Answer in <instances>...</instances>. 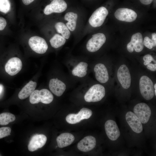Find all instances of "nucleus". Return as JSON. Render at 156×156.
<instances>
[{
    "label": "nucleus",
    "mask_w": 156,
    "mask_h": 156,
    "mask_svg": "<svg viewBox=\"0 0 156 156\" xmlns=\"http://www.w3.org/2000/svg\"><path fill=\"white\" fill-rule=\"evenodd\" d=\"M74 140V135L68 133H62L56 139L58 146L60 148H63L70 145Z\"/></svg>",
    "instance_id": "aec40b11"
},
{
    "label": "nucleus",
    "mask_w": 156,
    "mask_h": 156,
    "mask_svg": "<svg viewBox=\"0 0 156 156\" xmlns=\"http://www.w3.org/2000/svg\"><path fill=\"white\" fill-rule=\"evenodd\" d=\"M49 87L51 92L58 96H61L66 89L65 84L57 79H52L50 80Z\"/></svg>",
    "instance_id": "a211bd4d"
},
{
    "label": "nucleus",
    "mask_w": 156,
    "mask_h": 156,
    "mask_svg": "<svg viewBox=\"0 0 156 156\" xmlns=\"http://www.w3.org/2000/svg\"><path fill=\"white\" fill-rule=\"evenodd\" d=\"M140 2L143 4L147 5L151 3L153 0H140Z\"/></svg>",
    "instance_id": "72a5a7b5"
},
{
    "label": "nucleus",
    "mask_w": 156,
    "mask_h": 156,
    "mask_svg": "<svg viewBox=\"0 0 156 156\" xmlns=\"http://www.w3.org/2000/svg\"><path fill=\"white\" fill-rule=\"evenodd\" d=\"M37 83L32 81H30L21 90L18 94V97L21 99H24L29 96L35 90Z\"/></svg>",
    "instance_id": "412c9836"
},
{
    "label": "nucleus",
    "mask_w": 156,
    "mask_h": 156,
    "mask_svg": "<svg viewBox=\"0 0 156 156\" xmlns=\"http://www.w3.org/2000/svg\"><path fill=\"white\" fill-rule=\"evenodd\" d=\"M105 128L106 135L111 140H116L120 136V131L114 121L109 120L106 121L105 124Z\"/></svg>",
    "instance_id": "2eb2a0df"
},
{
    "label": "nucleus",
    "mask_w": 156,
    "mask_h": 156,
    "mask_svg": "<svg viewBox=\"0 0 156 156\" xmlns=\"http://www.w3.org/2000/svg\"><path fill=\"white\" fill-rule=\"evenodd\" d=\"M151 40L155 44H156V34L155 33H153L152 34Z\"/></svg>",
    "instance_id": "f704fd0d"
},
{
    "label": "nucleus",
    "mask_w": 156,
    "mask_h": 156,
    "mask_svg": "<svg viewBox=\"0 0 156 156\" xmlns=\"http://www.w3.org/2000/svg\"><path fill=\"white\" fill-rule=\"evenodd\" d=\"M133 112L141 123L144 124L147 122L151 114L150 107L147 104L143 103L136 104L134 107Z\"/></svg>",
    "instance_id": "6e6552de"
},
{
    "label": "nucleus",
    "mask_w": 156,
    "mask_h": 156,
    "mask_svg": "<svg viewBox=\"0 0 156 156\" xmlns=\"http://www.w3.org/2000/svg\"><path fill=\"white\" fill-rule=\"evenodd\" d=\"M15 116L10 113L4 112L0 114V125H6L15 120Z\"/></svg>",
    "instance_id": "a878e982"
},
{
    "label": "nucleus",
    "mask_w": 156,
    "mask_h": 156,
    "mask_svg": "<svg viewBox=\"0 0 156 156\" xmlns=\"http://www.w3.org/2000/svg\"><path fill=\"white\" fill-rule=\"evenodd\" d=\"M96 79L102 83L107 82L109 79L107 69L105 65L101 63L96 64L94 68Z\"/></svg>",
    "instance_id": "6ab92c4d"
},
{
    "label": "nucleus",
    "mask_w": 156,
    "mask_h": 156,
    "mask_svg": "<svg viewBox=\"0 0 156 156\" xmlns=\"http://www.w3.org/2000/svg\"><path fill=\"white\" fill-rule=\"evenodd\" d=\"M108 14V11L106 8L101 7L92 13L89 18V23L93 27H99L103 24Z\"/></svg>",
    "instance_id": "20e7f679"
},
{
    "label": "nucleus",
    "mask_w": 156,
    "mask_h": 156,
    "mask_svg": "<svg viewBox=\"0 0 156 156\" xmlns=\"http://www.w3.org/2000/svg\"><path fill=\"white\" fill-rule=\"evenodd\" d=\"M118 79L122 87L127 89L130 86L131 78L129 69L125 64H122L119 67L117 73Z\"/></svg>",
    "instance_id": "9b49d317"
},
{
    "label": "nucleus",
    "mask_w": 156,
    "mask_h": 156,
    "mask_svg": "<svg viewBox=\"0 0 156 156\" xmlns=\"http://www.w3.org/2000/svg\"><path fill=\"white\" fill-rule=\"evenodd\" d=\"M28 44L31 49L38 54L45 53L48 48V45L44 39L38 36L31 37L29 40Z\"/></svg>",
    "instance_id": "39448f33"
},
{
    "label": "nucleus",
    "mask_w": 156,
    "mask_h": 156,
    "mask_svg": "<svg viewBox=\"0 0 156 156\" xmlns=\"http://www.w3.org/2000/svg\"><path fill=\"white\" fill-rule=\"evenodd\" d=\"M47 140L46 136L43 134H36L31 138L28 145V150L31 152L36 150L42 147Z\"/></svg>",
    "instance_id": "dca6fc26"
},
{
    "label": "nucleus",
    "mask_w": 156,
    "mask_h": 156,
    "mask_svg": "<svg viewBox=\"0 0 156 156\" xmlns=\"http://www.w3.org/2000/svg\"><path fill=\"white\" fill-rule=\"evenodd\" d=\"M55 27L57 32L60 34L62 36L66 39L69 38L70 33L66 25L63 23L58 22L55 25Z\"/></svg>",
    "instance_id": "b1692460"
},
{
    "label": "nucleus",
    "mask_w": 156,
    "mask_h": 156,
    "mask_svg": "<svg viewBox=\"0 0 156 156\" xmlns=\"http://www.w3.org/2000/svg\"><path fill=\"white\" fill-rule=\"evenodd\" d=\"M66 42V39L58 34L54 35L50 40L51 46L55 48L61 47L65 44Z\"/></svg>",
    "instance_id": "393cba45"
},
{
    "label": "nucleus",
    "mask_w": 156,
    "mask_h": 156,
    "mask_svg": "<svg viewBox=\"0 0 156 156\" xmlns=\"http://www.w3.org/2000/svg\"><path fill=\"white\" fill-rule=\"evenodd\" d=\"M77 18V14L72 12H67L65 15L64 19L68 21L66 25L70 31H73L75 29Z\"/></svg>",
    "instance_id": "4be33fe9"
},
{
    "label": "nucleus",
    "mask_w": 156,
    "mask_h": 156,
    "mask_svg": "<svg viewBox=\"0 0 156 156\" xmlns=\"http://www.w3.org/2000/svg\"><path fill=\"white\" fill-rule=\"evenodd\" d=\"M143 44L146 47L150 49H152L153 47H155L156 45V44H155L151 39L147 36L144 37L143 40Z\"/></svg>",
    "instance_id": "c85d7f7f"
},
{
    "label": "nucleus",
    "mask_w": 156,
    "mask_h": 156,
    "mask_svg": "<svg viewBox=\"0 0 156 156\" xmlns=\"http://www.w3.org/2000/svg\"><path fill=\"white\" fill-rule=\"evenodd\" d=\"M114 16L118 20L128 22L134 21L137 16L136 13L134 10L125 8L118 9L116 11Z\"/></svg>",
    "instance_id": "9d476101"
},
{
    "label": "nucleus",
    "mask_w": 156,
    "mask_h": 156,
    "mask_svg": "<svg viewBox=\"0 0 156 156\" xmlns=\"http://www.w3.org/2000/svg\"><path fill=\"white\" fill-rule=\"evenodd\" d=\"M2 90V87L1 86H0V93L1 91Z\"/></svg>",
    "instance_id": "c9c22d12"
},
{
    "label": "nucleus",
    "mask_w": 156,
    "mask_h": 156,
    "mask_svg": "<svg viewBox=\"0 0 156 156\" xmlns=\"http://www.w3.org/2000/svg\"><path fill=\"white\" fill-rule=\"evenodd\" d=\"M143 60L144 61V64L145 66H146L149 64L151 63L152 61L156 63V61L154 60L153 57L149 54L144 55L143 57Z\"/></svg>",
    "instance_id": "c756f323"
},
{
    "label": "nucleus",
    "mask_w": 156,
    "mask_h": 156,
    "mask_svg": "<svg viewBox=\"0 0 156 156\" xmlns=\"http://www.w3.org/2000/svg\"><path fill=\"white\" fill-rule=\"evenodd\" d=\"M11 129L9 127H3L0 128V139L9 135Z\"/></svg>",
    "instance_id": "cd10ccee"
},
{
    "label": "nucleus",
    "mask_w": 156,
    "mask_h": 156,
    "mask_svg": "<svg viewBox=\"0 0 156 156\" xmlns=\"http://www.w3.org/2000/svg\"><path fill=\"white\" fill-rule=\"evenodd\" d=\"M105 92V88L103 86L100 84H95L86 92L84 99L88 102H98L104 97Z\"/></svg>",
    "instance_id": "7ed1b4c3"
},
{
    "label": "nucleus",
    "mask_w": 156,
    "mask_h": 156,
    "mask_svg": "<svg viewBox=\"0 0 156 156\" xmlns=\"http://www.w3.org/2000/svg\"><path fill=\"white\" fill-rule=\"evenodd\" d=\"M125 118L127 123L134 132L138 133L142 132L143 127L141 122L134 113L128 112L126 114Z\"/></svg>",
    "instance_id": "4468645a"
},
{
    "label": "nucleus",
    "mask_w": 156,
    "mask_h": 156,
    "mask_svg": "<svg viewBox=\"0 0 156 156\" xmlns=\"http://www.w3.org/2000/svg\"><path fill=\"white\" fill-rule=\"evenodd\" d=\"M90 109L86 108H82L77 114H70L66 118V122L68 123L74 124L79 122L81 120L89 118L92 114Z\"/></svg>",
    "instance_id": "1a4fd4ad"
},
{
    "label": "nucleus",
    "mask_w": 156,
    "mask_h": 156,
    "mask_svg": "<svg viewBox=\"0 0 156 156\" xmlns=\"http://www.w3.org/2000/svg\"><path fill=\"white\" fill-rule=\"evenodd\" d=\"M39 0H21L22 4L25 7L32 6L35 4Z\"/></svg>",
    "instance_id": "7c9ffc66"
},
{
    "label": "nucleus",
    "mask_w": 156,
    "mask_h": 156,
    "mask_svg": "<svg viewBox=\"0 0 156 156\" xmlns=\"http://www.w3.org/2000/svg\"><path fill=\"white\" fill-rule=\"evenodd\" d=\"M154 88L156 90V84L155 83L154 86Z\"/></svg>",
    "instance_id": "e433bc0d"
},
{
    "label": "nucleus",
    "mask_w": 156,
    "mask_h": 156,
    "mask_svg": "<svg viewBox=\"0 0 156 156\" xmlns=\"http://www.w3.org/2000/svg\"><path fill=\"white\" fill-rule=\"evenodd\" d=\"M139 87L140 93L146 100L152 99L154 95V88L153 81L148 77L143 76L139 81Z\"/></svg>",
    "instance_id": "f03ea898"
},
{
    "label": "nucleus",
    "mask_w": 156,
    "mask_h": 156,
    "mask_svg": "<svg viewBox=\"0 0 156 156\" xmlns=\"http://www.w3.org/2000/svg\"><path fill=\"white\" fill-rule=\"evenodd\" d=\"M22 67L21 60L17 57H13L10 59L5 64V70L9 75L14 76L20 71Z\"/></svg>",
    "instance_id": "ddd939ff"
},
{
    "label": "nucleus",
    "mask_w": 156,
    "mask_h": 156,
    "mask_svg": "<svg viewBox=\"0 0 156 156\" xmlns=\"http://www.w3.org/2000/svg\"><path fill=\"white\" fill-rule=\"evenodd\" d=\"M96 143L95 138L92 136L85 137L81 140L77 144L78 149L83 152H87L92 150Z\"/></svg>",
    "instance_id": "f3484780"
},
{
    "label": "nucleus",
    "mask_w": 156,
    "mask_h": 156,
    "mask_svg": "<svg viewBox=\"0 0 156 156\" xmlns=\"http://www.w3.org/2000/svg\"><path fill=\"white\" fill-rule=\"evenodd\" d=\"M144 47L142 35L141 33L138 32L132 36L130 42L127 45V49L130 53L133 52L134 49L136 52H140L143 50Z\"/></svg>",
    "instance_id": "f8f14e48"
},
{
    "label": "nucleus",
    "mask_w": 156,
    "mask_h": 156,
    "mask_svg": "<svg viewBox=\"0 0 156 156\" xmlns=\"http://www.w3.org/2000/svg\"><path fill=\"white\" fill-rule=\"evenodd\" d=\"M147 68L152 71H155L156 70V64L151 63L147 65Z\"/></svg>",
    "instance_id": "473e14b6"
},
{
    "label": "nucleus",
    "mask_w": 156,
    "mask_h": 156,
    "mask_svg": "<svg viewBox=\"0 0 156 156\" xmlns=\"http://www.w3.org/2000/svg\"><path fill=\"white\" fill-rule=\"evenodd\" d=\"M12 6V0H0V12L6 14L11 10Z\"/></svg>",
    "instance_id": "bb28decb"
},
{
    "label": "nucleus",
    "mask_w": 156,
    "mask_h": 156,
    "mask_svg": "<svg viewBox=\"0 0 156 156\" xmlns=\"http://www.w3.org/2000/svg\"><path fill=\"white\" fill-rule=\"evenodd\" d=\"M50 2L45 6L43 12L46 15L53 13H60L67 8V5L64 0H50Z\"/></svg>",
    "instance_id": "423d86ee"
},
{
    "label": "nucleus",
    "mask_w": 156,
    "mask_h": 156,
    "mask_svg": "<svg viewBox=\"0 0 156 156\" xmlns=\"http://www.w3.org/2000/svg\"><path fill=\"white\" fill-rule=\"evenodd\" d=\"M53 99V96L48 89H42L40 90H35L30 95L29 101L32 104L40 102L48 104L51 103Z\"/></svg>",
    "instance_id": "f257e3e1"
},
{
    "label": "nucleus",
    "mask_w": 156,
    "mask_h": 156,
    "mask_svg": "<svg viewBox=\"0 0 156 156\" xmlns=\"http://www.w3.org/2000/svg\"><path fill=\"white\" fill-rule=\"evenodd\" d=\"M106 40L105 36L103 33H98L93 34L87 43L86 49L90 52H96L102 47Z\"/></svg>",
    "instance_id": "0eeeda50"
},
{
    "label": "nucleus",
    "mask_w": 156,
    "mask_h": 156,
    "mask_svg": "<svg viewBox=\"0 0 156 156\" xmlns=\"http://www.w3.org/2000/svg\"><path fill=\"white\" fill-rule=\"evenodd\" d=\"M88 64L84 62H81L78 63L73 69L72 73L75 76L82 77L85 76L87 73Z\"/></svg>",
    "instance_id": "5701e85b"
},
{
    "label": "nucleus",
    "mask_w": 156,
    "mask_h": 156,
    "mask_svg": "<svg viewBox=\"0 0 156 156\" xmlns=\"http://www.w3.org/2000/svg\"><path fill=\"white\" fill-rule=\"evenodd\" d=\"M7 25L6 20L3 17H0V30L4 29Z\"/></svg>",
    "instance_id": "2f4dec72"
}]
</instances>
